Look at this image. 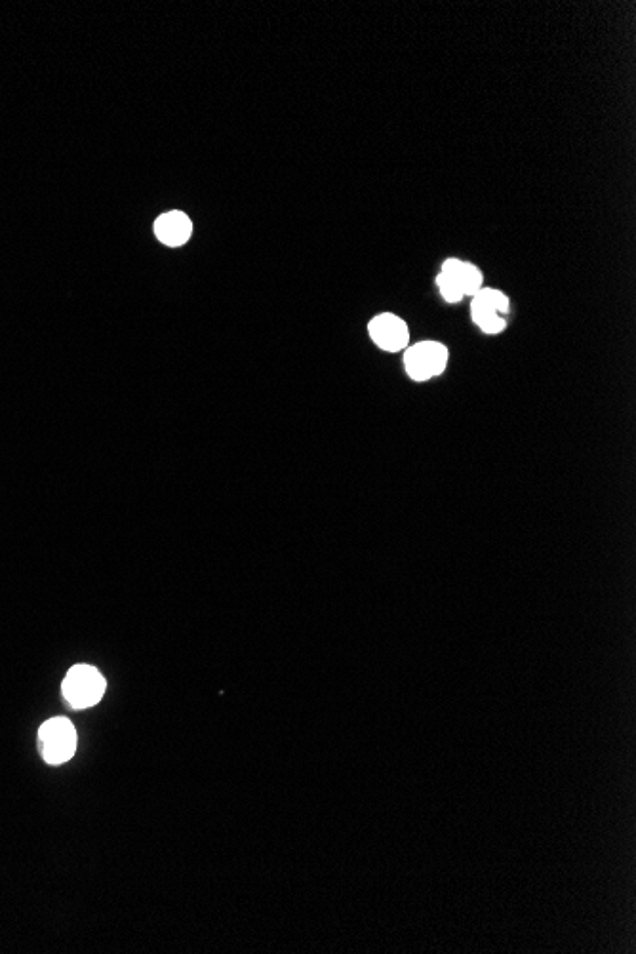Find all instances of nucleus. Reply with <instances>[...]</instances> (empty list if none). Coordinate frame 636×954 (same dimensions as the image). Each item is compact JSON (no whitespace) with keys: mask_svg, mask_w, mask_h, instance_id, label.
I'll return each mask as SVG.
<instances>
[{"mask_svg":"<svg viewBox=\"0 0 636 954\" xmlns=\"http://www.w3.org/2000/svg\"><path fill=\"white\" fill-rule=\"evenodd\" d=\"M471 315H473V320L477 322L478 328L484 334H499L507 326L499 313H496L492 307H488L484 301H480L478 298H473Z\"/></svg>","mask_w":636,"mask_h":954,"instance_id":"7","label":"nucleus"},{"mask_svg":"<svg viewBox=\"0 0 636 954\" xmlns=\"http://www.w3.org/2000/svg\"><path fill=\"white\" fill-rule=\"evenodd\" d=\"M404 366L414 381L435 378L448 366V349L438 341H419L406 351Z\"/></svg>","mask_w":636,"mask_h":954,"instance_id":"3","label":"nucleus"},{"mask_svg":"<svg viewBox=\"0 0 636 954\" xmlns=\"http://www.w3.org/2000/svg\"><path fill=\"white\" fill-rule=\"evenodd\" d=\"M105 688V678L92 665H75L61 684L63 696L75 709H88L100 703Z\"/></svg>","mask_w":636,"mask_h":954,"instance_id":"1","label":"nucleus"},{"mask_svg":"<svg viewBox=\"0 0 636 954\" xmlns=\"http://www.w3.org/2000/svg\"><path fill=\"white\" fill-rule=\"evenodd\" d=\"M438 290H440V296L446 299L448 303H458L461 299L465 298L463 294V288L459 284V280L452 275H446L440 271L437 279Z\"/></svg>","mask_w":636,"mask_h":954,"instance_id":"8","label":"nucleus"},{"mask_svg":"<svg viewBox=\"0 0 636 954\" xmlns=\"http://www.w3.org/2000/svg\"><path fill=\"white\" fill-rule=\"evenodd\" d=\"M370 338L378 345L379 349L387 353H398L408 347L410 343V332L408 324L402 318L393 315V313H383L376 318H372L368 326Z\"/></svg>","mask_w":636,"mask_h":954,"instance_id":"4","label":"nucleus"},{"mask_svg":"<svg viewBox=\"0 0 636 954\" xmlns=\"http://www.w3.org/2000/svg\"><path fill=\"white\" fill-rule=\"evenodd\" d=\"M475 298L484 301L488 307H492L499 315H505L509 311V298L503 292L494 290V288H482Z\"/></svg>","mask_w":636,"mask_h":954,"instance_id":"9","label":"nucleus"},{"mask_svg":"<svg viewBox=\"0 0 636 954\" xmlns=\"http://www.w3.org/2000/svg\"><path fill=\"white\" fill-rule=\"evenodd\" d=\"M155 233L162 244L178 248L183 246L191 233H193V223L183 212H168L162 214L157 223H155Z\"/></svg>","mask_w":636,"mask_h":954,"instance_id":"5","label":"nucleus"},{"mask_svg":"<svg viewBox=\"0 0 636 954\" xmlns=\"http://www.w3.org/2000/svg\"><path fill=\"white\" fill-rule=\"evenodd\" d=\"M42 758L48 764H63L77 751V730L67 718H52L39 730Z\"/></svg>","mask_w":636,"mask_h":954,"instance_id":"2","label":"nucleus"},{"mask_svg":"<svg viewBox=\"0 0 636 954\" xmlns=\"http://www.w3.org/2000/svg\"><path fill=\"white\" fill-rule=\"evenodd\" d=\"M442 273L456 277L465 296L475 298L478 292L484 288L482 286V280H484L482 279V273H480L477 265H473V263H465L461 259H446L444 265H442Z\"/></svg>","mask_w":636,"mask_h":954,"instance_id":"6","label":"nucleus"}]
</instances>
